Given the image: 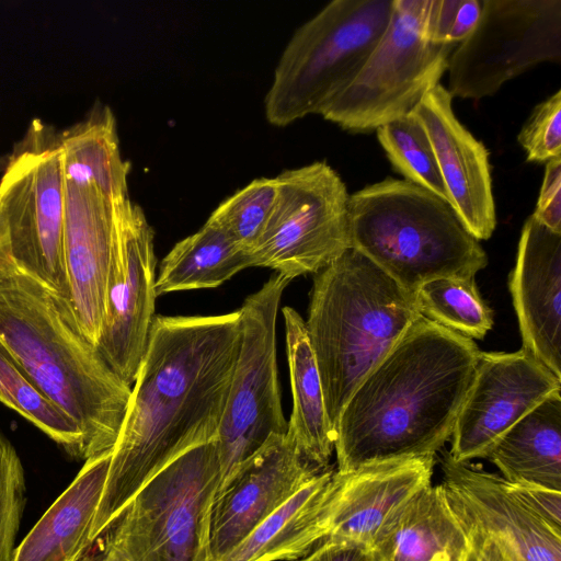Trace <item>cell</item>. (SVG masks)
Listing matches in <instances>:
<instances>
[{
    "label": "cell",
    "mask_w": 561,
    "mask_h": 561,
    "mask_svg": "<svg viewBox=\"0 0 561 561\" xmlns=\"http://www.w3.org/2000/svg\"><path fill=\"white\" fill-rule=\"evenodd\" d=\"M240 346V314L156 316L112 449L90 540L191 448L216 439Z\"/></svg>",
    "instance_id": "cell-1"
},
{
    "label": "cell",
    "mask_w": 561,
    "mask_h": 561,
    "mask_svg": "<svg viewBox=\"0 0 561 561\" xmlns=\"http://www.w3.org/2000/svg\"><path fill=\"white\" fill-rule=\"evenodd\" d=\"M479 354L473 340L421 314L344 405L336 471L435 457L453 434Z\"/></svg>",
    "instance_id": "cell-2"
},
{
    "label": "cell",
    "mask_w": 561,
    "mask_h": 561,
    "mask_svg": "<svg viewBox=\"0 0 561 561\" xmlns=\"http://www.w3.org/2000/svg\"><path fill=\"white\" fill-rule=\"evenodd\" d=\"M0 342L77 424L85 460L113 449L131 387L62 317L51 293L18 268L0 279Z\"/></svg>",
    "instance_id": "cell-3"
},
{
    "label": "cell",
    "mask_w": 561,
    "mask_h": 561,
    "mask_svg": "<svg viewBox=\"0 0 561 561\" xmlns=\"http://www.w3.org/2000/svg\"><path fill=\"white\" fill-rule=\"evenodd\" d=\"M305 321L329 422L421 316L416 295L354 248L316 273Z\"/></svg>",
    "instance_id": "cell-4"
},
{
    "label": "cell",
    "mask_w": 561,
    "mask_h": 561,
    "mask_svg": "<svg viewBox=\"0 0 561 561\" xmlns=\"http://www.w3.org/2000/svg\"><path fill=\"white\" fill-rule=\"evenodd\" d=\"M351 248L416 293L444 277L474 278L488 255L448 202L405 180L387 178L350 194Z\"/></svg>",
    "instance_id": "cell-5"
},
{
    "label": "cell",
    "mask_w": 561,
    "mask_h": 561,
    "mask_svg": "<svg viewBox=\"0 0 561 561\" xmlns=\"http://www.w3.org/2000/svg\"><path fill=\"white\" fill-rule=\"evenodd\" d=\"M392 0H333L299 26L274 70L264 107L287 126L322 114L356 78L387 28Z\"/></svg>",
    "instance_id": "cell-6"
},
{
    "label": "cell",
    "mask_w": 561,
    "mask_h": 561,
    "mask_svg": "<svg viewBox=\"0 0 561 561\" xmlns=\"http://www.w3.org/2000/svg\"><path fill=\"white\" fill-rule=\"evenodd\" d=\"M0 225L16 268L47 288L64 317L65 175L60 130L35 118L0 179Z\"/></svg>",
    "instance_id": "cell-7"
},
{
    "label": "cell",
    "mask_w": 561,
    "mask_h": 561,
    "mask_svg": "<svg viewBox=\"0 0 561 561\" xmlns=\"http://www.w3.org/2000/svg\"><path fill=\"white\" fill-rule=\"evenodd\" d=\"M219 482L216 439L191 448L136 493L107 542L131 561H210L209 514Z\"/></svg>",
    "instance_id": "cell-8"
},
{
    "label": "cell",
    "mask_w": 561,
    "mask_h": 561,
    "mask_svg": "<svg viewBox=\"0 0 561 561\" xmlns=\"http://www.w3.org/2000/svg\"><path fill=\"white\" fill-rule=\"evenodd\" d=\"M427 8L428 0H392L381 38L323 118L350 133H370L410 114L439 83L457 45L426 37Z\"/></svg>",
    "instance_id": "cell-9"
},
{
    "label": "cell",
    "mask_w": 561,
    "mask_h": 561,
    "mask_svg": "<svg viewBox=\"0 0 561 561\" xmlns=\"http://www.w3.org/2000/svg\"><path fill=\"white\" fill-rule=\"evenodd\" d=\"M289 282L274 273L238 310L239 353L216 437L220 458L218 490L271 436L287 432L278 382L276 319Z\"/></svg>",
    "instance_id": "cell-10"
},
{
    "label": "cell",
    "mask_w": 561,
    "mask_h": 561,
    "mask_svg": "<svg viewBox=\"0 0 561 561\" xmlns=\"http://www.w3.org/2000/svg\"><path fill=\"white\" fill-rule=\"evenodd\" d=\"M276 178L277 193L252 266L288 279L316 274L351 248L346 186L325 161L288 169Z\"/></svg>",
    "instance_id": "cell-11"
},
{
    "label": "cell",
    "mask_w": 561,
    "mask_h": 561,
    "mask_svg": "<svg viewBox=\"0 0 561 561\" xmlns=\"http://www.w3.org/2000/svg\"><path fill=\"white\" fill-rule=\"evenodd\" d=\"M474 30L448 59L454 96L480 100L542 62L561 60V0H481Z\"/></svg>",
    "instance_id": "cell-12"
},
{
    "label": "cell",
    "mask_w": 561,
    "mask_h": 561,
    "mask_svg": "<svg viewBox=\"0 0 561 561\" xmlns=\"http://www.w3.org/2000/svg\"><path fill=\"white\" fill-rule=\"evenodd\" d=\"M153 239V229L139 205L129 198L116 204V236L95 348L129 386L137 377L156 317Z\"/></svg>",
    "instance_id": "cell-13"
},
{
    "label": "cell",
    "mask_w": 561,
    "mask_h": 561,
    "mask_svg": "<svg viewBox=\"0 0 561 561\" xmlns=\"http://www.w3.org/2000/svg\"><path fill=\"white\" fill-rule=\"evenodd\" d=\"M560 390L561 378L524 348L480 352L450 436L449 456L457 462L484 458L507 430Z\"/></svg>",
    "instance_id": "cell-14"
},
{
    "label": "cell",
    "mask_w": 561,
    "mask_h": 561,
    "mask_svg": "<svg viewBox=\"0 0 561 561\" xmlns=\"http://www.w3.org/2000/svg\"><path fill=\"white\" fill-rule=\"evenodd\" d=\"M325 469L307 460L287 433L271 436L216 492L209 514L210 561L219 560Z\"/></svg>",
    "instance_id": "cell-15"
},
{
    "label": "cell",
    "mask_w": 561,
    "mask_h": 561,
    "mask_svg": "<svg viewBox=\"0 0 561 561\" xmlns=\"http://www.w3.org/2000/svg\"><path fill=\"white\" fill-rule=\"evenodd\" d=\"M116 236V204L92 184L65 176L64 259L68 301L64 318L96 346Z\"/></svg>",
    "instance_id": "cell-16"
},
{
    "label": "cell",
    "mask_w": 561,
    "mask_h": 561,
    "mask_svg": "<svg viewBox=\"0 0 561 561\" xmlns=\"http://www.w3.org/2000/svg\"><path fill=\"white\" fill-rule=\"evenodd\" d=\"M447 500L465 523L502 539L516 561H561V530L529 507L500 476L479 465L442 460Z\"/></svg>",
    "instance_id": "cell-17"
},
{
    "label": "cell",
    "mask_w": 561,
    "mask_h": 561,
    "mask_svg": "<svg viewBox=\"0 0 561 561\" xmlns=\"http://www.w3.org/2000/svg\"><path fill=\"white\" fill-rule=\"evenodd\" d=\"M411 113L431 140L449 205L478 241L490 239L496 213L486 147L457 118L453 95L440 83Z\"/></svg>",
    "instance_id": "cell-18"
},
{
    "label": "cell",
    "mask_w": 561,
    "mask_h": 561,
    "mask_svg": "<svg viewBox=\"0 0 561 561\" xmlns=\"http://www.w3.org/2000/svg\"><path fill=\"white\" fill-rule=\"evenodd\" d=\"M510 290L523 348L561 378V233L526 219Z\"/></svg>",
    "instance_id": "cell-19"
},
{
    "label": "cell",
    "mask_w": 561,
    "mask_h": 561,
    "mask_svg": "<svg viewBox=\"0 0 561 561\" xmlns=\"http://www.w3.org/2000/svg\"><path fill=\"white\" fill-rule=\"evenodd\" d=\"M434 463V457H419L336 471L339 488L327 538L371 547L389 518L432 484Z\"/></svg>",
    "instance_id": "cell-20"
},
{
    "label": "cell",
    "mask_w": 561,
    "mask_h": 561,
    "mask_svg": "<svg viewBox=\"0 0 561 561\" xmlns=\"http://www.w3.org/2000/svg\"><path fill=\"white\" fill-rule=\"evenodd\" d=\"M339 474L327 468L217 561L297 560L330 531Z\"/></svg>",
    "instance_id": "cell-21"
},
{
    "label": "cell",
    "mask_w": 561,
    "mask_h": 561,
    "mask_svg": "<svg viewBox=\"0 0 561 561\" xmlns=\"http://www.w3.org/2000/svg\"><path fill=\"white\" fill-rule=\"evenodd\" d=\"M112 450L83 467L14 550L11 561H80L102 497Z\"/></svg>",
    "instance_id": "cell-22"
},
{
    "label": "cell",
    "mask_w": 561,
    "mask_h": 561,
    "mask_svg": "<svg viewBox=\"0 0 561 561\" xmlns=\"http://www.w3.org/2000/svg\"><path fill=\"white\" fill-rule=\"evenodd\" d=\"M370 548L377 561H435L467 554L471 542L444 486L431 484L389 518Z\"/></svg>",
    "instance_id": "cell-23"
},
{
    "label": "cell",
    "mask_w": 561,
    "mask_h": 561,
    "mask_svg": "<svg viewBox=\"0 0 561 561\" xmlns=\"http://www.w3.org/2000/svg\"><path fill=\"white\" fill-rule=\"evenodd\" d=\"M512 484L561 491V393H554L507 430L485 457Z\"/></svg>",
    "instance_id": "cell-24"
},
{
    "label": "cell",
    "mask_w": 561,
    "mask_h": 561,
    "mask_svg": "<svg viewBox=\"0 0 561 561\" xmlns=\"http://www.w3.org/2000/svg\"><path fill=\"white\" fill-rule=\"evenodd\" d=\"M282 312L293 398L286 433L307 460L325 469L334 449L335 433L328 419L318 366L305 320L291 307L283 308Z\"/></svg>",
    "instance_id": "cell-25"
},
{
    "label": "cell",
    "mask_w": 561,
    "mask_h": 561,
    "mask_svg": "<svg viewBox=\"0 0 561 561\" xmlns=\"http://www.w3.org/2000/svg\"><path fill=\"white\" fill-rule=\"evenodd\" d=\"M64 175L95 186L114 204L128 197L129 162L119 149L116 119L96 102L78 123L60 130Z\"/></svg>",
    "instance_id": "cell-26"
},
{
    "label": "cell",
    "mask_w": 561,
    "mask_h": 561,
    "mask_svg": "<svg viewBox=\"0 0 561 561\" xmlns=\"http://www.w3.org/2000/svg\"><path fill=\"white\" fill-rule=\"evenodd\" d=\"M247 267H253L251 255L226 231L206 220L164 256L156 278V294L215 288Z\"/></svg>",
    "instance_id": "cell-27"
},
{
    "label": "cell",
    "mask_w": 561,
    "mask_h": 561,
    "mask_svg": "<svg viewBox=\"0 0 561 561\" xmlns=\"http://www.w3.org/2000/svg\"><path fill=\"white\" fill-rule=\"evenodd\" d=\"M0 402L33 423L70 456L85 460L77 424L42 393L1 342Z\"/></svg>",
    "instance_id": "cell-28"
},
{
    "label": "cell",
    "mask_w": 561,
    "mask_h": 561,
    "mask_svg": "<svg viewBox=\"0 0 561 561\" xmlns=\"http://www.w3.org/2000/svg\"><path fill=\"white\" fill-rule=\"evenodd\" d=\"M415 295L423 317L466 337L483 339L493 327V312L474 278H435Z\"/></svg>",
    "instance_id": "cell-29"
},
{
    "label": "cell",
    "mask_w": 561,
    "mask_h": 561,
    "mask_svg": "<svg viewBox=\"0 0 561 561\" xmlns=\"http://www.w3.org/2000/svg\"><path fill=\"white\" fill-rule=\"evenodd\" d=\"M376 133L393 170L403 180L448 202L431 140L413 113L380 126Z\"/></svg>",
    "instance_id": "cell-30"
},
{
    "label": "cell",
    "mask_w": 561,
    "mask_h": 561,
    "mask_svg": "<svg viewBox=\"0 0 561 561\" xmlns=\"http://www.w3.org/2000/svg\"><path fill=\"white\" fill-rule=\"evenodd\" d=\"M276 193V178L254 179L224 199L207 220L226 231L252 255L266 229Z\"/></svg>",
    "instance_id": "cell-31"
},
{
    "label": "cell",
    "mask_w": 561,
    "mask_h": 561,
    "mask_svg": "<svg viewBox=\"0 0 561 561\" xmlns=\"http://www.w3.org/2000/svg\"><path fill=\"white\" fill-rule=\"evenodd\" d=\"M24 504L23 467L16 450L0 431V561L12 560Z\"/></svg>",
    "instance_id": "cell-32"
},
{
    "label": "cell",
    "mask_w": 561,
    "mask_h": 561,
    "mask_svg": "<svg viewBox=\"0 0 561 561\" xmlns=\"http://www.w3.org/2000/svg\"><path fill=\"white\" fill-rule=\"evenodd\" d=\"M517 141L528 162L561 158V90L537 104L520 128Z\"/></svg>",
    "instance_id": "cell-33"
},
{
    "label": "cell",
    "mask_w": 561,
    "mask_h": 561,
    "mask_svg": "<svg viewBox=\"0 0 561 561\" xmlns=\"http://www.w3.org/2000/svg\"><path fill=\"white\" fill-rule=\"evenodd\" d=\"M531 217L549 230L561 233V158L546 162L543 180Z\"/></svg>",
    "instance_id": "cell-34"
},
{
    "label": "cell",
    "mask_w": 561,
    "mask_h": 561,
    "mask_svg": "<svg viewBox=\"0 0 561 561\" xmlns=\"http://www.w3.org/2000/svg\"><path fill=\"white\" fill-rule=\"evenodd\" d=\"M508 484L539 516L556 529L561 530V491L536 485Z\"/></svg>",
    "instance_id": "cell-35"
},
{
    "label": "cell",
    "mask_w": 561,
    "mask_h": 561,
    "mask_svg": "<svg viewBox=\"0 0 561 561\" xmlns=\"http://www.w3.org/2000/svg\"><path fill=\"white\" fill-rule=\"evenodd\" d=\"M299 561H377L371 548L367 545L327 538L310 554Z\"/></svg>",
    "instance_id": "cell-36"
},
{
    "label": "cell",
    "mask_w": 561,
    "mask_h": 561,
    "mask_svg": "<svg viewBox=\"0 0 561 561\" xmlns=\"http://www.w3.org/2000/svg\"><path fill=\"white\" fill-rule=\"evenodd\" d=\"M461 523L470 538L471 561H516L512 550L502 539L491 536L468 523L462 520Z\"/></svg>",
    "instance_id": "cell-37"
},
{
    "label": "cell",
    "mask_w": 561,
    "mask_h": 561,
    "mask_svg": "<svg viewBox=\"0 0 561 561\" xmlns=\"http://www.w3.org/2000/svg\"><path fill=\"white\" fill-rule=\"evenodd\" d=\"M481 9V0H459L448 34L449 44L458 45L474 30L480 19Z\"/></svg>",
    "instance_id": "cell-38"
},
{
    "label": "cell",
    "mask_w": 561,
    "mask_h": 561,
    "mask_svg": "<svg viewBox=\"0 0 561 561\" xmlns=\"http://www.w3.org/2000/svg\"><path fill=\"white\" fill-rule=\"evenodd\" d=\"M14 270H16V266L12 260L3 229L0 225V279L8 276Z\"/></svg>",
    "instance_id": "cell-39"
},
{
    "label": "cell",
    "mask_w": 561,
    "mask_h": 561,
    "mask_svg": "<svg viewBox=\"0 0 561 561\" xmlns=\"http://www.w3.org/2000/svg\"><path fill=\"white\" fill-rule=\"evenodd\" d=\"M100 561H131L121 549L107 542L104 554Z\"/></svg>",
    "instance_id": "cell-40"
},
{
    "label": "cell",
    "mask_w": 561,
    "mask_h": 561,
    "mask_svg": "<svg viewBox=\"0 0 561 561\" xmlns=\"http://www.w3.org/2000/svg\"><path fill=\"white\" fill-rule=\"evenodd\" d=\"M435 561H471V549L465 556H449V557L437 559Z\"/></svg>",
    "instance_id": "cell-41"
}]
</instances>
